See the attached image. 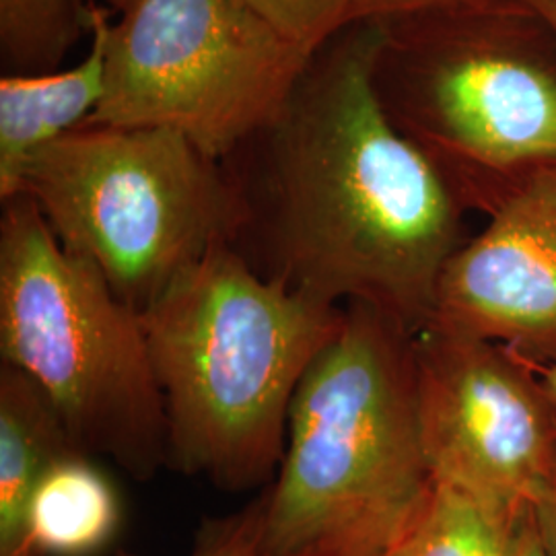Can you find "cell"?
Masks as SVG:
<instances>
[{"label":"cell","instance_id":"ba28073f","mask_svg":"<svg viewBox=\"0 0 556 556\" xmlns=\"http://www.w3.org/2000/svg\"><path fill=\"white\" fill-rule=\"evenodd\" d=\"M429 328L556 363V169L501 200L486 229L445 262Z\"/></svg>","mask_w":556,"mask_h":556},{"label":"cell","instance_id":"9a60e30c","mask_svg":"<svg viewBox=\"0 0 556 556\" xmlns=\"http://www.w3.org/2000/svg\"><path fill=\"white\" fill-rule=\"evenodd\" d=\"M278 36L305 52H316L353 23L357 0H241Z\"/></svg>","mask_w":556,"mask_h":556},{"label":"cell","instance_id":"6da1fadb","mask_svg":"<svg viewBox=\"0 0 556 556\" xmlns=\"http://www.w3.org/2000/svg\"><path fill=\"white\" fill-rule=\"evenodd\" d=\"M379 20L353 21L303 66L275 118L220 161L229 245L258 275L330 305L361 303L417 334L459 243L454 188L388 114Z\"/></svg>","mask_w":556,"mask_h":556},{"label":"cell","instance_id":"4fadbf2b","mask_svg":"<svg viewBox=\"0 0 556 556\" xmlns=\"http://www.w3.org/2000/svg\"><path fill=\"white\" fill-rule=\"evenodd\" d=\"M526 517L509 516L456 489L433 484L394 556H516Z\"/></svg>","mask_w":556,"mask_h":556},{"label":"cell","instance_id":"5bb4252c","mask_svg":"<svg viewBox=\"0 0 556 556\" xmlns=\"http://www.w3.org/2000/svg\"><path fill=\"white\" fill-rule=\"evenodd\" d=\"M96 0H0L2 75L59 71L85 36L91 38Z\"/></svg>","mask_w":556,"mask_h":556},{"label":"cell","instance_id":"e0dca14e","mask_svg":"<svg viewBox=\"0 0 556 556\" xmlns=\"http://www.w3.org/2000/svg\"><path fill=\"white\" fill-rule=\"evenodd\" d=\"M418 516V514H417ZM365 519L326 530L278 556H394L415 519Z\"/></svg>","mask_w":556,"mask_h":556},{"label":"cell","instance_id":"52a82bcc","mask_svg":"<svg viewBox=\"0 0 556 556\" xmlns=\"http://www.w3.org/2000/svg\"><path fill=\"white\" fill-rule=\"evenodd\" d=\"M418 433L433 484L523 517L556 475V397L511 349L415 334Z\"/></svg>","mask_w":556,"mask_h":556},{"label":"cell","instance_id":"7a4b0ae2","mask_svg":"<svg viewBox=\"0 0 556 556\" xmlns=\"http://www.w3.org/2000/svg\"><path fill=\"white\" fill-rule=\"evenodd\" d=\"M344 307L258 275L229 243L140 314L167 418L169 466L225 491L268 486L299 383Z\"/></svg>","mask_w":556,"mask_h":556},{"label":"cell","instance_id":"8992f818","mask_svg":"<svg viewBox=\"0 0 556 556\" xmlns=\"http://www.w3.org/2000/svg\"><path fill=\"white\" fill-rule=\"evenodd\" d=\"M105 93L87 124L179 132L229 157L275 118L309 52L241 0H103Z\"/></svg>","mask_w":556,"mask_h":556},{"label":"cell","instance_id":"ffe728a7","mask_svg":"<svg viewBox=\"0 0 556 556\" xmlns=\"http://www.w3.org/2000/svg\"><path fill=\"white\" fill-rule=\"evenodd\" d=\"M516 556H544L540 540H538L536 526H534V517L532 511L523 519L519 536H517Z\"/></svg>","mask_w":556,"mask_h":556},{"label":"cell","instance_id":"277c9868","mask_svg":"<svg viewBox=\"0 0 556 556\" xmlns=\"http://www.w3.org/2000/svg\"><path fill=\"white\" fill-rule=\"evenodd\" d=\"M417 413L415 332L351 303L291 402L266 486V556L365 519H413L429 497Z\"/></svg>","mask_w":556,"mask_h":556},{"label":"cell","instance_id":"7402d4cb","mask_svg":"<svg viewBox=\"0 0 556 556\" xmlns=\"http://www.w3.org/2000/svg\"><path fill=\"white\" fill-rule=\"evenodd\" d=\"M551 4H553V7H555V13H556V0H551Z\"/></svg>","mask_w":556,"mask_h":556},{"label":"cell","instance_id":"3957f363","mask_svg":"<svg viewBox=\"0 0 556 556\" xmlns=\"http://www.w3.org/2000/svg\"><path fill=\"white\" fill-rule=\"evenodd\" d=\"M0 357L40 386L80 454L108 457L140 482L169 466L139 312L60 243L25 194L2 200Z\"/></svg>","mask_w":556,"mask_h":556},{"label":"cell","instance_id":"9c48e42d","mask_svg":"<svg viewBox=\"0 0 556 556\" xmlns=\"http://www.w3.org/2000/svg\"><path fill=\"white\" fill-rule=\"evenodd\" d=\"M415 56L413 119L443 151L489 169L556 161V79L470 43Z\"/></svg>","mask_w":556,"mask_h":556},{"label":"cell","instance_id":"44dd1931","mask_svg":"<svg viewBox=\"0 0 556 556\" xmlns=\"http://www.w3.org/2000/svg\"><path fill=\"white\" fill-rule=\"evenodd\" d=\"M542 374H544V381H546L548 390H551V392H553V396L556 397V363L548 365V367H544V369H542Z\"/></svg>","mask_w":556,"mask_h":556},{"label":"cell","instance_id":"2e32d148","mask_svg":"<svg viewBox=\"0 0 556 556\" xmlns=\"http://www.w3.org/2000/svg\"><path fill=\"white\" fill-rule=\"evenodd\" d=\"M268 491L229 516L208 517L192 542L190 556H266ZM114 556H139L118 551Z\"/></svg>","mask_w":556,"mask_h":556},{"label":"cell","instance_id":"7c38bea8","mask_svg":"<svg viewBox=\"0 0 556 556\" xmlns=\"http://www.w3.org/2000/svg\"><path fill=\"white\" fill-rule=\"evenodd\" d=\"M118 493L91 456L54 462L29 498L25 542L31 556H96L116 538Z\"/></svg>","mask_w":556,"mask_h":556},{"label":"cell","instance_id":"30bf717a","mask_svg":"<svg viewBox=\"0 0 556 556\" xmlns=\"http://www.w3.org/2000/svg\"><path fill=\"white\" fill-rule=\"evenodd\" d=\"M105 15L98 2L91 48L77 64L41 75L0 77V200L17 192L29 161L100 110L105 93Z\"/></svg>","mask_w":556,"mask_h":556},{"label":"cell","instance_id":"d6986e66","mask_svg":"<svg viewBox=\"0 0 556 556\" xmlns=\"http://www.w3.org/2000/svg\"><path fill=\"white\" fill-rule=\"evenodd\" d=\"M538 540L544 556H556V475L532 505Z\"/></svg>","mask_w":556,"mask_h":556},{"label":"cell","instance_id":"5b68a950","mask_svg":"<svg viewBox=\"0 0 556 556\" xmlns=\"http://www.w3.org/2000/svg\"><path fill=\"white\" fill-rule=\"evenodd\" d=\"M15 194L139 314L236 227L223 163L165 128L83 124L27 163Z\"/></svg>","mask_w":556,"mask_h":556},{"label":"cell","instance_id":"ac0fdd59","mask_svg":"<svg viewBox=\"0 0 556 556\" xmlns=\"http://www.w3.org/2000/svg\"><path fill=\"white\" fill-rule=\"evenodd\" d=\"M456 2L459 0H357L353 21L390 20L431 9H445Z\"/></svg>","mask_w":556,"mask_h":556},{"label":"cell","instance_id":"8fae6325","mask_svg":"<svg viewBox=\"0 0 556 556\" xmlns=\"http://www.w3.org/2000/svg\"><path fill=\"white\" fill-rule=\"evenodd\" d=\"M79 452L54 404L34 379L0 365V556H31L25 542L29 498L46 470Z\"/></svg>","mask_w":556,"mask_h":556}]
</instances>
